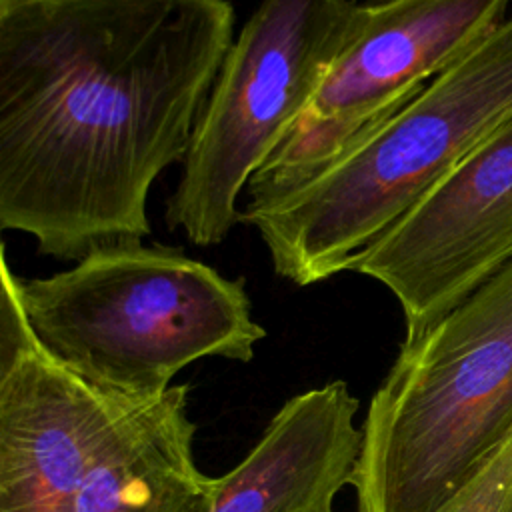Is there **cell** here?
I'll return each mask as SVG.
<instances>
[{
  "label": "cell",
  "instance_id": "1",
  "mask_svg": "<svg viewBox=\"0 0 512 512\" xmlns=\"http://www.w3.org/2000/svg\"><path fill=\"white\" fill-rule=\"evenodd\" d=\"M230 0L0 4V226L80 260L142 242L234 42Z\"/></svg>",
  "mask_w": 512,
  "mask_h": 512
},
{
  "label": "cell",
  "instance_id": "2",
  "mask_svg": "<svg viewBox=\"0 0 512 512\" xmlns=\"http://www.w3.org/2000/svg\"><path fill=\"white\" fill-rule=\"evenodd\" d=\"M512 118V12L408 104L290 192L242 206L274 272L324 282Z\"/></svg>",
  "mask_w": 512,
  "mask_h": 512
},
{
  "label": "cell",
  "instance_id": "3",
  "mask_svg": "<svg viewBox=\"0 0 512 512\" xmlns=\"http://www.w3.org/2000/svg\"><path fill=\"white\" fill-rule=\"evenodd\" d=\"M18 288L54 360L138 404L160 398L194 360H252L266 336L242 278L144 240L92 250L50 276H18Z\"/></svg>",
  "mask_w": 512,
  "mask_h": 512
},
{
  "label": "cell",
  "instance_id": "4",
  "mask_svg": "<svg viewBox=\"0 0 512 512\" xmlns=\"http://www.w3.org/2000/svg\"><path fill=\"white\" fill-rule=\"evenodd\" d=\"M358 512H434L512 436V262L402 342L362 420Z\"/></svg>",
  "mask_w": 512,
  "mask_h": 512
},
{
  "label": "cell",
  "instance_id": "5",
  "mask_svg": "<svg viewBox=\"0 0 512 512\" xmlns=\"http://www.w3.org/2000/svg\"><path fill=\"white\" fill-rule=\"evenodd\" d=\"M360 0H260L218 70L166 222L216 246L240 222V196L296 126L358 30Z\"/></svg>",
  "mask_w": 512,
  "mask_h": 512
},
{
  "label": "cell",
  "instance_id": "6",
  "mask_svg": "<svg viewBox=\"0 0 512 512\" xmlns=\"http://www.w3.org/2000/svg\"><path fill=\"white\" fill-rule=\"evenodd\" d=\"M512 0H376L328 68L280 148L254 174L246 204L274 200L312 178L466 54Z\"/></svg>",
  "mask_w": 512,
  "mask_h": 512
},
{
  "label": "cell",
  "instance_id": "7",
  "mask_svg": "<svg viewBox=\"0 0 512 512\" xmlns=\"http://www.w3.org/2000/svg\"><path fill=\"white\" fill-rule=\"evenodd\" d=\"M512 262V118L460 158L348 272L386 286L420 338Z\"/></svg>",
  "mask_w": 512,
  "mask_h": 512
},
{
  "label": "cell",
  "instance_id": "8",
  "mask_svg": "<svg viewBox=\"0 0 512 512\" xmlns=\"http://www.w3.org/2000/svg\"><path fill=\"white\" fill-rule=\"evenodd\" d=\"M138 406L86 382L40 342L0 364V512H76L98 452Z\"/></svg>",
  "mask_w": 512,
  "mask_h": 512
},
{
  "label": "cell",
  "instance_id": "9",
  "mask_svg": "<svg viewBox=\"0 0 512 512\" xmlns=\"http://www.w3.org/2000/svg\"><path fill=\"white\" fill-rule=\"evenodd\" d=\"M356 412L342 380L286 400L246 458L218 478L208 512H332L362 448Z\"/></svg>",
  "mask_w": 512,
  "mask_h": 512
},
{
  "label": "cell",
  "instance_id": "10",
  "mask_svg": "<svg viewBox=\"0 0 512 512\" xmlns=\"http://www.w3.org/2000/svg\"><path fill=\"white\" fill-rule=\"evenodd\" d=\"M188 386L126 414L98 452L76 512H208L218 478L194 462Z\"/></svg>",
  "mask_w": 512,
  "mask_h": 512
},
{
  "label": "cell",
  "instance_id": "11",
  "mask_svg": "<svg viewBox=\"0 0 512 512\" xmlns=\"http://www.w3.org/2000/svg\"><path fill=\"white\" fill-rule=\"evenodd\" d=\"M512 500V436L490 462L434 512H506Z\"/></svg>",
  "mask_w": 512,
  "mask_h": 512
},
{
  "label": "cell",
  "instance_id": "12",
  "mask_svg": "<svg viewBox=\"0 0 512 512\" xmlns=\"http://www.w3.org/2000/svg\"><path fill=\"white\" fill-rule=\"evenodd\" d=\"M6 2H24V0H0V4H6Z\"/></svg>",
  "mask_w": 512,
  "mask_h": 512
},
{
  "label": "cell",
  "instance_id": "13",
  "mask_svg": "<svg viewBox=\"0 0 512 512\" xmlns=\"http://www.w3.org/2000/svg\"><path fill=\"white\" fill-rule=\"evenodd\" d=\"M506 512H512V500H510V504H508V508H506Z\"/></svg>",
  "mask_w": 512,
  "mask_h": 512
}]
</instances>
